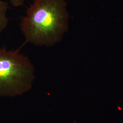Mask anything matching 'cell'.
Segmentation results:
<instances>
[{
	"label": "cell",
	"mask_w": 123,
	"mask_h": 123,
	"mask_svg": "<svg viewBox=\"0 0 123 123\" xmlns=\"http://www.w3.org/2000/svg\"><path fill=\"white\" fill-rule=\"evenodd\" d=\"M8 3L2 0H0V33L6 28L8 23L7 16Z\"/></svg>",
	"instance_id": "cell-3"
},
{
	"label": "cell",
	"mask_w": 123,
	"mask_h": 123,
	"mask_svg": "<svg viewBox=\"0 0 123 123\" xmlns=\"http://www.w3.org/2000/svg\"><path fill=\"white\" fill-rule=\"evenodd\" d=\"M68 18L65 0H34L20 25L25 42L39 47L56 45L68 31Z\"/></svg>",
	"instance_id": "cell-1"
},
{
	"label": "cell",
	"mask_w": 123,
	"mask_h": 123,
	"mask_svg": "<svg viewBox=\"0 0 123 123\" xmlns=\"http://www.w3.org/2000/svg\"><path fill=\"white\" fill-rule=\"evenodd\" d=\"M26 0H9L10 3L15 7H19L22 6Z\"/></svg>",
	"instance_id": "cell-4"
},
{
	"label": "cell",
	"mask_w": 123,
	"mask_h": 123,
	"mask_svg": "<svg viewBox=\"0 0 123 123\" xmlns=\"http://www.w3.org/2000/svg\"><path fill=\"white\" fill-rule=\"evenodd\" d=\"M35 79L34 67L19 50L0 48V96H15L31 89Z\"/></svg>",
	"instance_id": "cell-2"
}]
</instances>
